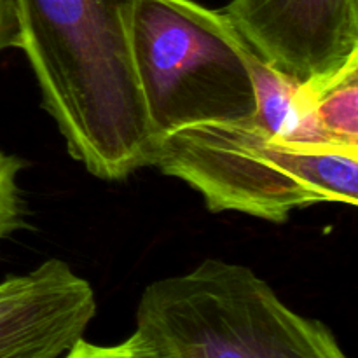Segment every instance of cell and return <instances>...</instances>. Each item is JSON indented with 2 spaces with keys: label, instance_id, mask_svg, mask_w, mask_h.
Masks as SVG:
<instances>
[{
  "label": "cell",
  "instance_id": "cell-3",
  "mask_svg": "<svg viewBox=\"0 0 358 358\" xmlns=\"http://www.w3.org/2000/svg\"><path fill=\"white\" fill-rule=\"evenodd\" d=\"M135 332L163 358H348L327 325L294 311L250 268L220 259L149 283Z\"/></svg>",
  "mask_w": 358,
  "mask_h": 358
},
{
  "label": "cell",
  "instance_id": "cell-10",
  "mask_svg": "<svg viewBox=\"0 0 358 358\" xmlns=\"http://www.w3.org/2000/svg\"><path fill=\"white\" fill-rule=\"evenodd\" d=\"M20 48L21 34L16 0H0V52Z\"/></svg>",
  "mask_w": 358,
  "mask_h": 358
},
{
  "label": "cell",
  "instance_id": "cell-1",
  "mask_svg": "<svg viewBox=\"0 0 358 358\" xmlns=\"http://www.w3.org/2000/svg\"><path fill=\"white\" fill-rule=\"evenodd\" d=\"M136 0H16L21 51L70 156L101 180L152 166L129 42Z\"/></svg>",
  "mask_w": 358,
  "mask_h": 358
},
{
  "label": "cell",
  "instance_id": "cell-9",
  "mask_svg": "<svg viewBox=\"0 0 358 358\" xmlns=\"http://www.w3.org/2000/svg\"><path fill=\"white\" fill-rule=\"evenodd\" d=\"M63 358H163L150 345H147L136 332L126 341L112 346L91 345L80 339Z\"/></svg>",
  "mask_w": 358,
  "mask_h": 358
},
{
  "label": "cell",
  "instance_id": "cell-2",
  "mask_svg": "<svg viewBox=\"0 0 358 358\" xmlns=\"http://www.w3.org/2000/svg\"><path fill=\"white\" fill-rule=\"evenodd\" d=\"M152 166L199 192L212 213L282 224L317 203H358V147L283 142L254 117L170 133Z\"/></svg>",
  "mask_w": 358,
  "mask_h": 358
},
{
  "label": "cell",
  "instance_id": "cell-5",
  "mask_svg": "<svg viewBox=\"0 0 358 358\" xmlns=\"http://www.w3.org/2000/svg\"><path fill=\"white\" fill-rule=\"evenodd\" d=\"M222 13L266 65L297 84L358 58V0H231Z\"/></svg>",
  "mask_w": 358,
  "mask_h": 358
},
{
  "label": "cell",
  "instance_id": "cell-8",
  "mask_svg": "<svg viewBox=\"0 0 358 358\" xmlns=\"http://www.w3.org/2000/svg\"><path fill=\"white\" fill-rule=\"evenodd\" d=\"M23 163L0 150V241L21 227V191L17 185Z\"/></svg>",
  "mask_w": 358,
  "mask_h": 358
},
{
  "label": "cell",
  "instance_id": "cell-6",
  "mask_svg": "<svg viewBox=\"0 0 358 358\" xmlns=\"http://www.w3.org/2000/svg\"><path fill=\"white\" fill-rule=\"evenodd\" d=\"M96 315L87 280L49 259L0 283V358H63Z\"/></svg>",
  "mask_w": 358,
  "mask_h": 358
},
{
  "label": "cell",
  "instance_id": "cell-7",
  "mask_svg": "<svg viewBox=\"0 0 358 358\" xmlns=\"http://www.w3.org/2000/svg\"><path fill=\"white\" fill-rule=\"evenodd\" d=\"M304 86L322 131L339 145L358 147V58L329 79Z\"/></svg>",
  "mask_w": 358,
  "mask_h": 358
},
{
  "label": "cell",
  "instance_id": "cell-4",
  "mask_svg": "<svg viewBox=\"0 0 358 358\" xmlns=\"http://www.w3.org/2000/svg\"><path fill=\"white\" fill-rule=\"evenodd\" d=\"M129 42L154 142L257 110L252 49L222 10L194 0H136Z\"/></svg>",
  "mask_w": 358,
  "mask_h": 358
}]
</instances>
